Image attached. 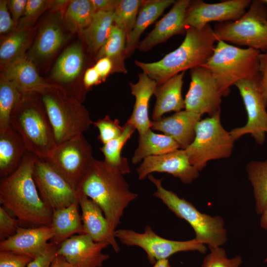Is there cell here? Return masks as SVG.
<instances>
[{"label":"cell","instance_id":"cell-25","mask_svg":"<svg viewBox=\"0 0 267 267\" xmlns=\"http://www.w3.org/2000/svg\"><path fill=\"white\" fill-rule=\"evenodd\" d=\"M65 40L61 23L56 19H50L40 29L27 58L33 63L46 60L55 54Z\"/></svg>","mask_w":267,"mask_h":267},{"label":"cell","instance_id":"cell-34","mask_svg":"<svg viewBox=\"0 0 267 267\" xmlns=\"http://www.w3.org/2000/svg\"><path fill=\"white\" fill-rule=\"evenodd\" d=\"M31 34L30 29H18L2 41L0 46V62L2 68L26 56Z\"/></svg>","mask_w":267,"mask_h":267},{"label":"cell","instance_id":"cell-33","mask_svg":"<svg viewBox=\"0 0 267 267\" xmlns=\"http://www.w3.org/2000/svg\"><path fill=\"white\" fill-rule=\"evenodd\" d=\"M135 130L133 126L127 122L120 136L103 144L100 148L104 156V161L123 175L130 174L131 169L127 159L121 155L122 150Z\"/></svg>","mask_w":267,"mask_h":267},{"label":"cell","instance_id":"cell-55","mask_svg":"<svg viewBox=\"0 0 267 267\" xmlns=\"http://www.w3.org/2000/svg\"><path fill=\"white\" fill-rule=\"evenodd\" d=\"M264 3L267 6V0H263Z\"/></svg>","mask_w":267,"mask_h":267},{"label":"cell","instance_id":"cell-50","mask_svg":"<svg viewBox=\"0 0 267 267\" xmlns=\"http://www.w3.org/2000/svg\"><path fill=\"white\" fill-rule=\"evenodd\" d=\"M95 11H114L120 0H91Z\"/></svg>","mask_w":267,"mask_h":267},{"label":"cell","instance_id":"cell-24","mask_svg":"<svg viewBox=\"0 0 267 267\" xmlns=\"http://www.w3.org/2000/svg\"><path fill=\"white\" fill-rule=\"evenodd\" d=\"M184 74V72H181L157 85L154 94L156 102L152 114L153 121L161 119L167 112H177L185 109L184 99L182 96Z\"/></svg>","mask_w":267,"mask_h":267},{"label":"cell","instance_id":"cell-28","mask_svg":"<svg viewBox=\"0 0 267 267\" xmlns=\"http://www.w3.org/2000/svg\"><path fill=\"white\" fill-rule=\"evenodd\" d=\"M174 0H143L138 12L134 27L127 41L125 55L129 57L137 48L139 39L144 30L152 24Z\"/></svg>","mask_w":267,"mask_h":267},{"label":"cell","instance_id":"cell-30","mask_svg":"<svg viewBox=\"0 0 267 267\" xmlns=\"http://www.w3.org/2000/svg\"><path fill=\"white\" fill-rule=\"evenodd\" d=\"M178 143L164 134H156L151 129L139 135L138 146L132 158V163L136 164L145 158L167 153L177 149Z\"/></svg>","mask_w":267,"mask_h":267},{"label":"cell","instance_id":"cell-40","mask_svg":"<svg viewBox=\"0 0 267 267\" xmlns=\"http://www.w3.org/2000/svg\"><path fill=\"white\" fill-rule=\"evenodd\" d=\"M92 124L98 129V139L103 144L120 136L124 130V126H120L119 120H112L109 115L92 122Z\"/></svg>","mask_w":267,"mask_h":267},{"label":"cell","instance_id":"cell-32","mask_svg":"<svg viewBox=\"0 0 267 267\" xmlns=\"http://www.w3.org/2000/svg\"><path fill=\"white\" fill-rule=\"evenodd\" d=\"M127 38L125 32L118 27L113 25L110 35L105 44L97 52L96 58H109L113 63V72L126 74L124 60L126 58L125 50Z\"/></svg>","mask_w":267,"mask_h":267},{"label":"cell","instance_id":"cell-43","mask_svg":"<svg viewBox=\"0 0 267 267\" xmlns=\"http://www.w3.org/2000/svg\"><path fill=\"white\" fill-rule=\"evenodd\" d=\"M31 257L8 251H0V267H27Z\"/></svg>","mask_w":267,"mask_h":267},{"label":"cell","instance_id":"cell-20","mask_svg":"<svg viewBox=\"0 0 267 267\" xmlns=\"http://www.w3.org/2000/svg\"><path fill=\"white\" fill-rule=\"evenodd\" d=\"M53 236L50 226L20 227L14 235L0 242V250L11 251L34 259L45 250Z\"/></svg>","mask_w":267,"mask_h":267},{"label":"cell","instance_id":"cell-39","mask_svg":"<svg viewBox=\"0 0 267 267\" xmlns=\"http://www.w3.org/2000/svg\"><path fill=\"white\" fill-rule=\"evenodd\" d=\"M210 252L204 258L201 267H239L242 257L237 256L228 259L221 247H209Z\"/></svg>","mask_w":267,"mask_h":267},{"label":"cell","instance_id":"cell-16","mask_svg":"<svg viewBox=\"0 0 267 267\" xmlns=\"http://www.w3.org/2000/svg\"><path fill=\"white\" fill-rule=\"evenodd\" d=\"M136 171L139 180L152 173H166L186 184L191 183L199 175V172L190 163L185 150L180 148L145 158Z\"/></svg>","mask_w":267,"mask_h":267},{"label":"cell","instance_id":"cell-8","mask_svg":"<svg viewBox=\"0 0 267 267\" xmlns=\"http://www.w3.org/2000/svg\"><path fill=\"white\" fill-rule=\"evenodd\" d=\"M218 41L267 51V7L263 0H252L248 10L234 21L217 23L213 28Z\"/></svg>","mask_w":267,"mask_h":267},{"label":"cell","instance_id":"cell-26","mask_svg":"<svg viewBox=\"0 0 267 267\" xmlns=\"http://www.w3.org/2000/svg\"><path fill=\"white\" fill-rule=\"evenodd\" d=\"M28 152L20 134L10 125L0 130V176L6 177L19 166Z\"/></svg>","mask_w":267,"mask_h":267},{"label":"cell","instance_id":"cell-17","mask_svg":"<svg viewBox=\"0 0 267 267\" xmlns=\"http://www.w3.org/2000/svg\"><path fill=\"white\" fill-rule=\"evenodd\" d=\"M109 244L94 241L86 234L75 235L59 246L57 255L75 267H101L109 258L102 250Z\"/></svg>","mask_w":267,"mask_h":267},{"label":"cell","instance_id":"cell-18","mask_svg":"<svg viewBox=\"0 0 267 267\" xmlns=\"http://www.w3.org/2000/svg\"><path fill=\"white\" fill-rule=\"evenodd\" d=\"M76 193L85 234L95 242L108 243L116 253H118L120 247L116 241L115 231L111 228L100 207L83 193Z\"/></svg>","mask_w":267,"mask_h":267},{"label":"cell","instance_id":"cell-5","mask_svg":"<svg viewBox=\"0 0 267 267\" xmlns=\"http://www.w3.org/2000/svg\"><path fill=\"white\" fill-rule=\"evenodd\" d=\"M258 50L243 48L219 40L213 52L203 66L214 77L223 96L229 93L230 88L241 80H252L260 76Z\"/></svg>","mask_w":267,"mask_h":267},{"label":"cell","instance_id":"cell-41","mask_svg":"<svg viewBox=\"0 0 267 267\" xmlns=\"http://www.w3.org/2000/svg\"><path fill=\"white\" fill-rule=\"evenodd\" d=\"M49 8V1L28 0L24 13L19 21L18 29H30L38 17Z\"/></svg>","mask_w":267,"mask_h":267},{"label":"cell","instance_id":"cell-42","mask_svg":"<svg viewBox=\"0 0 267 267\" xmlns=\"http://www.w3.org/2000/svg\"><path fill=\"white\" fill-rule=\"evenodd\" d=\"M20 221L11 217L7 212L0 207V240L3 241L14 235L21 227Z\"/></svg>","mask_w":267,"mask_h":267},{"label":"cell","instance_id":"cell-56","mask_svg":"<svg viewBox=\"0 0 267 267\" xmlns=\"http://www.w3.org/2000/svg\"><path fill=\"white\" fill-rule=\"evenodd\" d=\"M265 262L267 264V257L266 259H265Z\"/></svg>","mask_w":267,"mask_h":267},{"label":"cell","instance_id":"cell-21","mask_svg":"<svg viewBox=\"0 0 267 267\" xmlns=\"http://www.w3.org/2000/svg\"><path fill=\"white\" fill-rule=\"evenodd\" d=\"M201 116L185 109L158 121H152L151 129L169 136L178 143L180 149H185L194 138L195 128Z\"/></svg>","mask_w":267,"mask_h":267},{"label":"cell","instance_id":"cell-54","mask_svg":"<svg viewBox=\"0 0 267 267\" xmlns=\"http://www.w3.org/2000/svg\"><path fill=\"white\" fill-rule=\"evenodd\" d=\"M153 267H171L168 259L159 260L154 265Z\"/></svg>","mask_w":267,"mask_h":267},{"label":"cell","instance_id":"cell-44","mask_svg":"<svg viewBox=\"0 0 267 267\" xmlns=\"http://www.w3.org/2000/svg\"><path fill=\"white\" fill-rule=\"evenodd\" d=\"M59 246L49 242L45 250L33 259L27 267H51L53 260L57 255Z\"/></svg>","mask_w":267,"mask_h":267},{"label":"cell","instance_id":"cell-4","mask_svg":"<svg viewBox=\"0 0 267 267\" xmlns=\"http://www.w3.org/2000/svg\"><path fill=\"white\" fill-rule=\"evenodd\" d=\"M39 94H24L13 110L10 124L20 134L29 152L49 160L57 147L53 130Z\"/></svg>","mask_w":267,"mask_h":267},{"label":"cell","instance_id":"cell-53","mask_svg":"<svg viewBox=\"0 0 267 267\" xmlns=\"http://www.w3.org/2000/svg\"><path fill=\"white\" fill-rule=\"evenodd\" d=\"M260 220V226L264 230L267 231V204L261 213Z\"/></svg>","mask_w":267,"mask_h":267},{"label":"cell","instance_id":"cell-36","mask_svg":"<svg viewBox=\"0 0 267 267\" xmlns=\"http://www.w3.org/2000/svg\"><path fill=\"white\" fill-rule=\"evenodd\" d=\"M95 13L91 0H71L64 13V22L72 32L81 33L89 25Z\"/></svg>","mask_w":267,"mask_h":267},{"label":"cell","instance_id":"cell-7","mask_svg":"<svg viewBox=\"0 0 267 267\" xmlns=\"http://www.w3.org/2000/svg\"><path fill=\"white\" fill-rule=\"evenodd\" d=\"M51 124L57 145L82 134L92 123L86 108L57 86L40 94Z\"/></svg>","mask_w":267,"mask_h":267},{"label":"cell","instance_id":"cell-52","mask_svg":"<svg viewBox=\"0 0 267 267\" xmlns=\"http://www.w3.org/2000/svg\"><path fill=\"white\" fill-rule=\"evenodd\" d=\"M69 0H49V8L53 10L62 9L69 3Z\"/></svg>","mask_w":267,"mask_h":267},{"label":"cell","instance_id":"cell-3","mask_svg":"<svg viewBox=\"0 0 267 267\" xmlns=\"http://www.w3.org/2000/svg\"><path fill=\"white\" fill-rule=\"evenodd\" d=\"M217 41L209 24L200 29L188 28L181 44L160 60L134 62L143 73L160 85L178 74L204 65L212 55Z\"/></svg>","mask_w":267,"mask_h":267},{"label":"cell","instance_id":"cell-47","mask_svg":"<svg viewBox=\"0 0 267 267\" xmlns=\"http://www.w3.org/2000/svg\"><path fill=\"white\" fill-rule=\"evenodd\" d=\"M27 0H11L8 1V7L12 15V18L16 25L23 16Z\"/></svg>","mask_w":267,"mask_h":267},{"label":"cell","instance_id":"cell-10","mask_svg":"<svg viewBox=\"0 0 267 267\" xmlns=\"http://www.w3.org/2000/svg\"><path fill=\"white\" fill-rule=\"evenodd\" d=\"M115 234L123 244L142 248L146 252L149 262L153 265L156 262L168 259L179 252L197 251L205 254L207 251L206 245L195 238L186 241L167 239L157 234L149 225L145 226L142 233L132 229H120L116 230Z\"/></svg>","mask_w":267,"mask_h":267},{"label":"cell","instance_id":"cell-27","mask_svg":"<svg viewBox=\"0 0 267 267\" xmlns=\"http://www.w3.org/2000/svg\"><path fill=\"white\" fill-rule=\"evenodd\" d=\"M79 206L77 201L68 207L53 211L50 227L53 236L51 243L59 246L76 233L85 234Z\"/></svg>","mask_w":267,"mask_h":267},{"label":"cell","instance_id":"cell-13","mask_svg":"<svg viewBox=\"0 0 267 267\" xmlns=\"http://www.w3.org/2000/svg\"><path fill=\"white\" fill-rule=\"evenodd\" d=\"M33 176L42 200L52 212L78 201L76 191L48 160L37 159Z\"/></svg>","mask_w":267,"mask_h":267},{"label":"cell","instance_id":"cell-35","mask_svg":"<svg viewBox=\"0 0 267 267\" xmlns=\"http://www.w3.org/2000/svg\"><path fill=\"white\" fill-rule=\"evenodd\" d=\"M246 169L253 189L256 212L261 215L267 204V160L252 161Z\"/></svg>","mask_w":267,"mask_h":267},{"label":"cell","instance_id":"cell-29","mask_svg":"<svg viewBox=\"0 0 267 267\" xmlns=\"http://www.w3.org/2000/svg\"><path fill=\"white\" fill-rule=\"evenodd\" d=\"M83 63L82 46L80 43L74 44L59 56L52 69V79L60 84L71 83L79 75Z\"/></svg>","mask_w":267,"mask_h":267},{"label":"cell","instance_id":"cell-51","mask_svg":"<svg viewBox=\"0 0 267 267\" xmlns=\"http://www.w3.org/2000/svg\"><path fill=\"white\" fill-rule=\"evenodd\" d=\"M51 267H75L69 263L62 256L57 255L52 261Z\"/></svg>","mask_w":267,"mask_h":267},{"label":"cell","instance_id":"cell-12","mask_svg":"<svg viewBox=\"0 0 267 267\" xmlns=\"http://www.w3.org/2000/svg\"><path fill=\"white\" fill-rule=\"evenodd\" d=\"M260 76L252 80L239 81L234 85L239 90L247 114L246 124L230 132L234 140L250 134L259 145H263L266 141L267 100L260 89Z\"/></svg>","mask_w":267,"mask_h":267},{"label":"cell","instance_id":"cell-46","mask_svg":"<svg viewBox=\"0 0 267 267\" xmlns=\"http://www.w3.org/2000/svg\"><path fill=\"white\" fill-rule=\"evenodd\" d=\"M259 72L260 88L267 100V51L261 52L259 55Z\"/></svg>","mask_w":267,"mask_h":267},{"label":"cell","instance_id":"cell-45","mask_svg":"<svg viewBox=\"0 0 267 267\" xmlns=\"http://www.w3.org/2000/svg\"><path fill=\"white\" fill-rule=\"evenodd\" d=\"M8 1L0 0V33H8L17 25L11 17L8 9Z\"/></svg>","mask_w":267,"mask_h":267},{"label":"cell","instance_id":"cell-11","mask_svg":"<svg viewBox=\"0 0 267 267\" xmlns=\"http://www.w3.org/2000/svg\"><path fill=\"white\" fill-rule=\"evenodd\" d=\"M94 160L91 146L82 134L58 144L48 160L76 192Z\"/></svg>","mask_w":267,"mask_h":267},{"label":"cell","instance_id":"cell-22","mask_svg":"<svg viewBox=\"0 0 267 267\" xmlns=\"http://www.w3.org/2000/svg\"><path fill=\"white\" fill-rule=\"evenodd\" d=\"M1 79L13 84L24 94H41L56 86L50 84L38 73L34 64L24 57L3 68Z\"/></svg>","mask_w":267,"mask_h":267},{"label":"cell","instance_id":"cell-38","mask_svg":"<svg viewBox=\"0 0 267 267\" xmlns=\"http://www.w3.org/2000/svg\"><path fill=\"white\" fill-rule=\"evenodd\" d=\"M143 0H120L113 13V25L125 33L127 41L134 27Z\"/></svg>","mask_w":267,"mask_h":267},{"label":"cell","instance_id":"cell-15","mask_svg":"<svg viewBox=\"0 0 267 267\" xmlns=\"http://www.w3.org/2000/svg\"><path fill=\"white\" fill-rule=\"evenodd\" d=\"M251 0H227L215 3L201 0L190 1L186 11L185 26L200 29L212 22L234 21L249 7Z\"/></svg>","mask_w":267,"mask_h":267},{"label":"cell","instance_id":"cell-14","mask_svg":"<svg viewBox=\"0 0 267 267\" xmlns=\"http://www.w3.org/2000/svg\"><path fill=\"white\" fill-rule=\"evenodd\" d=\"M191 82L185 95V109L212 116L221 111L223 96L211 71L200 66L190 70Z\"/></svg>","mask_w":267,"mask_h":267},{"label":"cell","instance_id":"cell-37","mask_svg":"<svg viewBox=\"0 0 267 267\" xmlns=\"http://www.w3.org/2000/svg\"><path fill=\"white\" fill-rule=\"evenodd\" d=\"M23 94L10 82H0V130L9 126L11 114L20 102Z\"/></svg>","mask_w":267,"mask_h":267},{"label":"cell","instance_id":"cell-1","mask_svg":"<svg viewBox=\"0 0 267 267\" xmlns=\"http://www.w3.org/2000/svg\"><path fill=\"white\" fill-rule=\"evenodd\" d=\"M38 157L28 152L18 168L0 182V203L21 223L50 226L53 212L42 200L33 178Z\"/></svg>","mask_w":267,"mask_h":267},{"label":"cell","instance_id":"cell-49","mask_svg":"<svg viewBox=\"0 0 267 267\" xmlns=\"http://www.w3.org/2000/svg\"><path fill=\"white\" fill-rule=\"evenodd\" d=\"M101 82L99 75L94 67H90L86 71L83 78L84 86L85 89H88Z\"/></svg>","mask_w":267,"mask_h":267},{"label":"cell","instance_id":"cell-31","mask_svg":"<svg viewBox=\"0 0 267 267\" xmlns=\"http://www.w3.org/2000/svg\"><path fill=\"white\" fill-rule=\"evenodd\" d=\"M113 11L96 12L89 25L81 33L91 52H97L107 40L113 25Z\"/></svg>","mask_w":267,"mask_h":267},{"label":"cell","instance_id":"cell-6","mask_svg":"<svg viewBox=\"0 0 267 267\" xmlns=\"http://www.w3.org/2000/svg\"><path fill=\"white\" fill-rule=\"evenodd\" d=\"M147 178L156 187L154 196L160 199L178 217L191 225L197 241L207 245L208 247H221L226 243L227 232L222 217L200 212L190 202L165 188L162 179L156 178L151 174Z\"/></svg>","mask_w":267,"mask_h":267},{"label":"cell","instance_id":"cell-23","mask_svg":"<svg viewBox=\"0 0 267 267\" xmlns=\"http://www.w3.org/2000/svg\"><path fill=\"white\" fill-rule=\"evenodd\" d=\"M136 83H130L131 93L135 98L133 112L127 123L142 134L151 129L152 121L148 114L149 103L157 86L156 82L144 73L138 74Z\"/></svg>","mask_w":267,"mask_h":267},{"label":"cell","instance_id":"cell-19","mask_svg":"<svg viewBox=\"0 0 267 267\" xmlns=\"http://www.w3.org/2000/svg\"><path fill=\"white\" fill-rule=\"evenodd\" d=\"M190 1H175L170 11L156 23L153 30L139 43L138 50L147 51L174 35L186 32V11Z\"/></svg>","mask_w":267,"mask_h":267},{"label":"cell","instance_id":"cell-2","mask_svg":"<svg viewBox=\"0 0 267 267\" xmlns=\"http://www.w3.org/2000/svg\"><path fill=\"white\" fill-rule=\"evenodd\" d=\"M76 192L85 195L100 207L114 231L125 209L137 197L122 174L104 161L95 159Z\"/></svg>","mask_w":267,"mask_h":267},{"label":"cell","instance_id":"cell-9","mask_svg":"<svg viewBox=\"0 0 267 267\" xmlns=\"http://www.w3.org/2000/svg\"><path fill=\"white\" fill-rule=\"evenodd\" d=\"M221 111L200 120L195 128L192 143L185 149L191 164L199 172L213 160L229 157L234 140L221 122Z\"/></svg>","mask_w":267,"mask_h":267},{"label":"cell","instance_id":"cell-48","mask_svg":"<svg viewBox=\"0 0 267 267\" xmlns=\"http://www.w3.org/2000/svg\"><path fill=\"white\" fill-rule=\"evenodd\" d=\"M94 67L99 74L101 81H104L108 75L112 73L113 65L109 58L102 57L98 60Z\"/></svg>","mask_w":267,"mask_h":267}]
</instances>
